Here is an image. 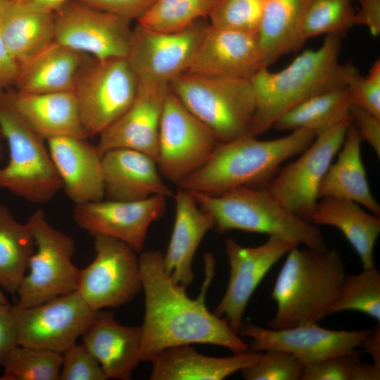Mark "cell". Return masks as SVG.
<instances>
[{
  "mask_svg": "<svg viewBox=\"0 0 380 380\" xmlns=\"http://www.w3.org/2000/svg\"><path fill=\"white\" fill-rule=\"evenodd\" d=\"M265 3V0H218L208 23L217 27L258 34Z\"/></svg>",
  "mask_w": 380,
  "mask_h": 380,
  "instance_id": "39",
  "label": "cell"
},
{
  "mask_svg": "<svg viewBox=\"0 0 380 380\" xmlns=\"http://www.w3.org/2000/svg\"><path fill=\"white\" fill-rule=\"evenodd\" d=\"M312 0H265L258 37L265 68L305 42L301 27Z\"/></svg>",
  "mask_w": 380,
  "mask_h": 380,
  "instance_id": "31",
  "label": "cell"
},
{
  "mask_svg": "<svg viewBox=\"0 0 380 380\" xmlns=\"http://www.w3.org/2000/svg\"><path fill=\"white\" fill-rule=\"evenodd\" d=\"M34 250L27 222L16 220L9 208L0 203V287L16 296Z\"/></svg>",
  "mask_w": 380,
  "mask_h": 380,
  "instance_id": "33",
  "label": "cell"
},
{
  "mask_svg": "<svg viewBox=\"0 0 380 380\" xmlns=\"http://www.w3.org/2000/svg\"><path fill=\"white\" fill-rule=\"evenodd\" d=\"M14 100L25 121L46 141L61 137L88 138L72 91L44 94L14 91Z\"/></svg>",
  "mask_w": 380,
  "mask_h": 380,
  "instance_id": "27",
  "label": "cell"
},
{
  "mask_svg": "<svg viewBox=\"0 0 380 380\" xmlns=\"http://www.w3.org/2000/svg\"><path fill=\"white\" fill-rule=\"evenodd\" d=\"M303 367L304 365L291 353L269 349L240 372L246 380H298Z\"/></svg>",
  "mask_w": 380,
  "mask_h": 380,
  "instance_id": "40",
  "label": "cell"
},
{
  "mask_svg": "<svg viewBox=\"0 0 380 380\" xmlns=\"http://www.w3.org/2000/svg\"><path fill=\"white\" fill-rule=\"evenodd\" d=\"M351 123L350 113L337 125L317 134L302 155L270 182L267 189L292 213L309 220L319 200L321 181L341 149Z\"/></svg>",
  "mask_w": 380,
  "mask_h": 380,
  "instance_id": "13",
  "label": "cell"
},
{
  "mask_svg": "<svg viewBox=\"0 0 380 380\" xmlns=\"http://www.w3.org/2000/svg\"><path fill=\"white\" fill-rule=\"evenodd\" d=\"M10 0H0V18L3 13L4 8Z\"/></svg>",
  "mask_w": 380,
  "mask_h": 380,
  "instance_id": "50",
  "label": "cell"
},
{
  "mask_svg": "<svg viewBox=\"0 0 380 380\" xmlns=\"http://www.w3.org/2000/svg\"><path fill=\"white\" fill-rule=\"evenodd\" d=\"M359 351L332 356L305 365L301 380H379L380 368L362 362Z\"/></svg>",
  "mask_w": 380,
  "mask_h": 380,
  "instance_id": "38",
  "label": "cell"
},
{
  "mask_svg": "<svg viewBox=\"0 0 380 380\" xmlns=\"http://www.w3.org/2000/svg\"><path fill=\"white\" fill-rule=\"evenodd\" d=\"M20 70V63L8 49L0 33V91L15 84Z\"/></svg>",
  "mask_w": 380,
  "mask_h": 380,
  "instance_id": "46",
  "label": "cell"
},
{
  "mask_svg": "<svg viewBox=\"0 0 380 380\" xmlns=\"http://www.w3.org/2000/svg\"><path fill=\"white\" fill-rule=\"evenodd\" d=\"M191 193L220 234L261 233L312 249L327 248L320 229L289 210L267 189L238 187L218 195Z\"/></svg>",
  "mask_w": 380,
  "mask_h": 380,
  "instance_id": "5",
  "label": "cell"
},
{
  "mask_svg": "<svg viewBox=\"0 0 380 380\" xmlns=\"http://www.w3.org/2000/svg\"><path fill=\"white\" fill-rule=\"evenodd\" d=\"M341 49V37L327 35L319 48L304 51L284 69L262 68L252 77L255 110L247 135L265 133L281 115L312 96L347 87L353 65L340 62Z\"/></svg>",
  "mask_w": 380,
  "mask_h": 380,
  "instance_id": "2",
  "label": "cell"
},
{
  "mask_svg": "<svg viewBox=\"0 0 380 380\" xmlns=\"http://www.w3.org/2000/svg\"><path fill=\"white\" fill-rule=\"evenodd\" d=\"M208 25L206 19H201L182 30L163 32L137 23L126 58L139 84L169 86L186 72Z\"/></svg>",
  "mask_w": 380,
  "mask_h": 380,
  "instance_id": "12",
  "label": "cell"
},
{
  "mask_svg": "<svg viewBox=\"0 0 380 380\" xmlns=\"http://www.w3.org/2000/svg\"><path fill=\"white\" fill-rule=\"evenodd\" d=\"M371 330H331L315 324L267 329L243 323L239 333L251 339V351L277 349L293 355L304 366L355 351Z\"/></svg>",
  "mask_w": 380,
  "mask_h": 380,
  "instance_id": "18",
  "label": "cell"
},
{
  "mask_svg": "<svg viewBox=\"0 0 380 380\" xmlns=\"http://www.w3.org/2000/svg\"><path fill=\"white\" fill-rule=\"evenodd\" d=\"M1 134V132H0ZM1 143H0V158H1Z\"/></svg>",
  "mask_w": 380,
  "mask_h": 380,
  "instance_id": "52",
  "label": "cell"
},
{
  "mask_svg": "<svg viewBox=\"0 0 380 380\" xmlns=\"http://www.w3.org/2000/svg\"><path fill=\"white\" fill-rule=\"evenodd\" d=\"M262 68L265 67L258 34L217 27L208 23L186 72L250 80Z\"/></svg>",
  "mask_w": 380,
  "mask_h": 380,
  "instance_id": "19",
  "label": "cell"
},
{
  "mask_svg": "<svg viewBox=\"0 0 380 380\" xmlns=\"http://www.w3.org/2000/svg\"><path fill=\"white\" fill-rule=\"evenodd\" d=\"M62 353L17 345L6 355L0 380H60Z\"/></svg>",
  "mask_w": 380,
  "mask_h": 380,
  "instance_id": "34",
  "label": "cell"
},
{
  "mask_svg": "<svg viewBox=\"0 0 380 380\" xmlns=\"http://www.w3.org/2000/svg\"><path fill=\"white\" fill-rule=\"evenodd\" d=\"M218 0H156L137 20L146 28L173 32L208 18Z\"/></svg>",
  "mask_w": 380,
  "mask_h": 380,
  "instance_id": "36",
  "label": "cell"
},
{
  "mask_svg": "<svg viewBox=\"0 0 380 380\" xmlns=\"http://www.w3.org/2000/svg\"><path fill=\"white\" fill-rule=\"evenodd\" d=\"M54 13L10 0L0 18V33L20 64L55 41Z\"/></svg>",
  "mask_w": 380,
  "mask_h": 380,
  "instance_id": "30",
  "label": "cell"
},
{
  "mask_svg": "<svg viewBox=\"0 0 380 380\" xmlns=\"http://www.w3.org/2000/svg\"><path fill=\"white\" fill-rule=\"evenodd\" d=\"M308 221L339 229L358 255L363 268L374 266L373 253L380 233L379 215L366 212L354 201L326 197L317 202Z\"/></svg>",
  "mask_w": 380,
  "mask_h": 380,
  "instance_id": "29",
  "label": "cell"
},
{
  "mask_svg": "<svg viewBox=\"0 0 380 380\" xmlns=\"http://www.w3.org/2000/svg\"><path fill=\"white\" fill-rule=\"evenodd\" d=\"M346 310L361 312L380 322V274L374 266L346 275L329 315Z\"/></svg>",
  "mask_w": 380,
  "mask_h": 380,
  "instance_id": "37",
  "label": "cell"
},
{
  "mask_svg": "<svg viewBox=\"0 0 380 380\" xmlns=\"http://www.w3.org/2000/svg\"><path fill=\"white\" fill-rule=\"evenodd\" d=\"M96 312L77 291L30 308L14 305L18 345L63 353L82 337Z\"/></svg>",
  "mask_w": 380,
  "mask_h": 380,
  "instance_id": "14",
  "label": "cell"
},
{
  "mask_svg": "<svg viewBox=\"0 0 380 380\" xmlns=\"http://www.w3.org/2000/svg\"><path fill=\"white\" fill-rule=\"evenodd\" d=\"M353 101L348 87L325 91L301 102L281 115L272 127L277 130L307 129L316 135L350 115Z\"/></svg>",
  "mask_w": 380,
  "mask_h": 380,
  "instance_id": "32",
  "label": "cell"
},
{
  "mask_svg": "<svg viewBox=\"0 0 380 380\" xmlns=\"http://www.w3.org/2000/svg\"><path fill=\"white\" fill-rule=\"evenodd\" d=\"M315 137L310 129H297L270 140L245 135L219 142L208 161L177 186L210 195L238 187L258 188L270 183L281 163L303 152Z\"/></svg>",
  "mask_w": 380,
  "mask_h": 380,
  "instance_id": "4",
  "label": "cell"
},
{
  "mask_svg": "<svg viewBox=\"0 0 380 380\" xmlns=\"http://www.w3.org/2000/svg\"><path fill=\"white\" fill-rule=\"evenodd\" d=\"M37 8L54 13L69 0H15Z\"/></svg>",
  "mask_w": 380,
  "mask_h": 380,
  "instance_id": "49",
  "label": "cell"
},
{
  "mask_svg": "<svg viewBox=\"0 0 380 380\" xmlns=\"http://www.w3.org/2000/svg\"><path fill=\"white\" fill-rule=\"evenodd\" d=\"M360 10L357 11L361 25L366 26L376 37L380 33V0H357Z\"/></svg>",
  "mask_w": 380,
  "mask_h": 380,
  "instance_id": "47",
  "label": "cell"
},
{
  "mask_svg": "<svg viewBox=\"0 0 380 380\" xmlns=\"http://www.w3.org/2000/svg\"><path fill=\"white\" fill-rule=\"evenodd\" d=\"M131 21L69 0L54 12L55 41L97 59L127 58Z\"/></svg>",
  "mask_w": 380,
  "mask_h": 380,
  "instance_id": "15",
  "label": "cell"
},
{
  "mask_svg": "<svg viewBox=\"0 0 380 380\" xmlns=\"http://www.w3.org/2000/svg\"><path fill=\"white\" fill-rule=\"evenodd\" d=\"M139 256L144 315L141 327V360L151 362L163 350L176 346L210 344L234 353L246 352L248 346L229 327L227 320L207 308L205 297L214 274L215 261L206 253L205 280L196 298L175 281L165 270L159 251L141 252Z\"/></svg>",
  "mask_w": 380,
  "mask_h": 380,
  "instance_id": "1",
  "label": "cell"
},
{
  "mask_svg": "<svg viewBox=\"0 0 380 380\" xmlns=\"http://www.w3.org/2000/svg\"><path fill=\"white\" fill-rule=\"evenodd\" d=\"M174 198L175 217L170 242L163 254V265L175 281L187 287L194 281V255L207 232L214 228V223L199 207L191 191L179 188Z\"/></svg>",
  "mask_w": 380,
  "mask_h": 380,
  "instance_id": "24",
  "label": "cell"
},
{
  "mask_svg": "<svg viewBox=\"0 0 380 380\" xmlns=\"http://www.w3.org/2000/svg\"><path fill=\"white\" fill-rule=\"evenodd\" d=\"M18 342V328L13 305L0 303V367L7 353Z\"/></svg>",
  "mask_w": 380,
  "mask_h": 380,
  "instance_id": "45",
  "label": "cell"
},
{
  "mask_svg": "<svg viewBox=\"0 0 380 380\" xmlns=\"http://www.w3.org/2000/svg\"><path fill=\"white\" fill-rule=\"evenodd\" d=\"M169 86L139 84L129 108L99 135L96 145L102 156L113 148L142 151L156 160L161 117Z\"/></svg>",
  "mask_w": 380,
  "mask_h": 380,
  "instance_id": "20",
  "label": "cell"
},
{
  "mask_svg": "<svg viewBox=\"0 0 380 380\" xmlns=\"http://www.w3.org/2000/svg\"><path fill=\"white\" fill-rule=\"evenodd\" d=\"M262 352L246 351L224 357L199 353L190 345L168 348L151 361V380H222L255 362Z\"/></svg>",
  "mask_w": 380,
  "mask_h": 380,
  "instance_id": "25",
  "label": "cell"
},
{
  "mask_svg": "<svg viewBox=\"0 0 380 380\" xmlns=\"http://www.w3.org/2000/svg\"><path fill=\"white\" fill-rule=\"evenodd\" d=\"M224 246L229 278L214 313L225 318L231 329L239 334L247 305L259 284L281 258L298 245L269 236L266 242L255 247H245L227 238Z\"/></svg>",
  "mask_w": 380,
  "mask_h": 380,
  "instance_id": "16",
  "label": "cell"
},
{
  "mask_svg": "<svg viewBox=\"0 0 380 380\" xmlns=\"http://www.w3.org/2000/svg\"><path fill=\"white\" fill-rule=\"evenodd\" d=\"M218 139L170 91L161 117L156 163L163 177L177 184L210 158Z\"/></svg>",
  "mask_w": 380,
  "mask_h": 380,
  "instance_id": "11",
  "label": "cell"
},
{
  "mask_svg": "<svg viewBox=\"0 0 380 380\" xmlns=\"http://www.w3.org/2000/svg\"><path fill=\"white\" fill-rule=\"evenodd\" d=\"M82 338L108 379L129 380L141 362V326L122 325L110 311H97Z\"/></svg>",
  "mask_w": 380,
  "mask_h": 380,
  "instance_id": "23",
  "label": "cell"
},
{
  "mask_svg": "<svg viewBox=\"0 0 380 380\" xmlns=\"http://www.w3.org/2000/svg\"><path fill=\"white\" fill-rule=\"evenodd\" d=\"M166 199L163 196L134 201L102 199L75 205L72 218L90 235L116 239L141 253L149 227L164 214Z\"/></svg>",
  "mask_w": 380,
  "mask_h": 380,
  "instance_id": "17",
  "label": "cell"
},
{
  "mask_svg": "<svg viewBox=\"0 0 380 380\" xmlns=\"http://www.w3.org/2000/svg\"><path fill=\"white\" fill-rule=\"evenodd\" d=\"M104 194L107 199L134 201L153 196L174 197L165 184L156 160L130 148H113L101 157Z\"/></svg>",
  "mask_w": 380,
  "mask_h": 380,
  "instance_id": "21",
  "label": "cell"
},
{
  "mask_svg": "<svg viewBox=\"0 0 380 380\" xmlns=\"http://www.w3.org/2000/svg\"><path fill=\"white\" fill-rule=\"evenodd\" d=\"M360 138L350 124L337 160L330 165L318 189L319 198L350 200L380 215V205L373 196L361 157Z\"/></svg>",
  "mask_w": 380,
  "mask_h": 380,
  "instance_id": "28",
  "label": "cell"
},
{
  "mask_svg": "<svg viewBox=\"0 0 380 380\" xmlns=\"http://www.w3.org/2000/svg\"><path fill=\"white\" fill-rule=\"evenodd\" d=\"M27 223L34 250L16 293L15 305L20 308L77 291L80 274L72 262L76 247L69 235L53 227L40 209L31 214Z\"/></svg>",
  "mask_w": 380,
  "mask_h": 380,
  "instance_id": "8",
  "label": "cell"
},
{
  "mask_svg": "<svg viewBox=\"0 0 380 380\" xmlns=\"http://www.w3.org/2000/svg\"><path fill=\"white\" fill-rule=\"evenodd\" d=\"M101 365L82 343L62 353L60 380H106Z\"/></svg>",
  "mask_w": 380,
  "mask_h": 380,
  "instance_id": "42",
  "label": "cell"
},
{
  "mask_svg": "<svg viewBox=\"0 0 380 380\" xmlns=\"http://www.w3.org/2000/svg\"><path fill=\"white\" fill-rule=\"evenodd\" d=\"M353 106L380 118V61L376 60L366 76L353 65L347 79Z\"/></svg>",
  "mask_w": 380,
  "mask_h": 380,
  "instance_id": "41",
  "label": "cell"
},
{
  "mask_svg": "<svg viewBox=\"0 0 380 380\" xmlns=\"http://www.w3.org/2000/svg\"><path fill=\"white\" fill-rule=\"evenodd\" d=\"M46 144L62 189L75 205L103 199L102 156L96 145L74 137L50 139Z\"/></svg>",
  "mask_w": 380,
  "mask_h": 380,
  "instance_id": "22",
  "label": "cell"
},
{
  "mask_svg": "<svg viewBox=\"0 0 380 380\" xmlns=\"http://www.w3.org/2000/svg\"><path fill=\"white\" fill-rule=\"evenodd\" d=\"M94 238L95 257L80 270L77 291L95 312L126 305L142 291L137 253L116 239Z\"/></svg>",
  "mask_w": 380,
  "mask_h": 380,
  "instance_id": "10",
  "label": "cell"
},
{
  "mask_svg": "<svg viewBox=\"0 0 380 380\" xmlns=\"http://www.w3.org/2000/svg\"><path fill=\"white\" fill-rule=\"evenodd\" d=\"M360 25L353 0H312L304 17L301 37L305 41L322 34L343 36Z\"/></svg>",
  "mask_w": 380,
  "mask_h": 380,
  "instance_id": "35",
  "label": "cell"
},
{
  "mask_svg": "<svg viewBox=\"0 0 380 380\" xmlns=\"http://www.w3.org/2000/svg\"><path fill=\"white\" fill-rule=\"evenodd\" d=\"M90 56L56 41L20 64L14 84L22 94L73 91L78 74Z\"/></svg>",
  "mask_w": 380,
  "mask_h": 380,
  "instance_id": "26",
  "label": "cell"
},
{
  "mask_svg": "<svg viewBox=\"0 0 380 380\" xmlns=\"http://www.w3.org/2000/svg\"><path fill=\"white\" fill-rule=\"evenodd\" d=\"M8 303V300L6 296L2 292L0 287V303Z\"/></svg>",
  "mask_w": 380,
  "mask_h": 380,
  "instance_id": "51",
  "label": "cell"
},
{
  "mask_svg": "<svg viewBox=\"0 0 380 380\" xmlns=\"http://www.w3.org/2000/svg\"><path fill=\"white\" fill-rule=\"evenodd\" d=\"M92 8L132 21L138 20L156 0H77Z\"/></svg>",
  "mask_w": 380,
  "mask_h": 380,
  "instance_id": "43",
  "label": "cell"
},
{
  "mask_svg": "<svg viewBox=\"0 0 380 380\" xmlns=\"http://www.w3.org/2000/svg\"><path fill=\"white\" fill-rule=\"evenodd\" d=\"M350 113L362 140L366 141L379 157L380 118L355 106H352Z\"/></svg>",
  "mask_w": 380,
  "mask_h": 380,
  "instance_id": "44",
  "label": "cell"
},
{
  "mask_svg": "<svg viewBox=\"0 0 380 380\" xmlns=\"http://www.w3.org/2000/svg\"><path fill=\"white\" fill-rule=\"evenodd\" d=\"M169 88L219 142L248 134L255 110L250 80L185 72L172 80Z\"/></svg>",
  "mask_w": 380,
  "mask_h": 380,
  "instance_id": "7",
  "label": "cell"
},
{
  "mask_svg": "<svg viewBox=\"0 0 380 380\" xmlns=\"http://www.w3.org/2000/svg\"><path fill=\"white\" fill-rule=\"evenodd\" d=\"M287 254L271 293L277 310L270 329L317 324L329 315L346 275L336 250L296 246Z\"/></svg>",
  "mask_w": 380,
  "mask_h": 380,
  "instance_id": "3",
  "label": "cell"
},
{
  "mask_svg": "<svg viewBox=\"0 0 380 380\" xmlns=\"http://www.w3.org/2000/svg\"><path fill=\"white\" fill-rule=\"evenodd\" d=\"M0 132L9 148V160L0 167V189L27 201L42 204L62 189L45 140L27 125L18 110L14 91H0Z\"/></svg>",
  "mask_w": 380,
  "mask_h": 380,
  "instance_id": "6",
  "label": "cell"
},
{
  "mask_svg": "<svg viewBox=\"0 0 380 380\" xmlns=\"http://www.w3.org/2000/svg\"><path fill=\"white\" fill-rule=\"evenodd\" d=\"M361 346L369 353L373 360V364L380 368V325L376 324L374 329L363 340Z\"/></svg>",
  "mask_w": 380,
  "mask_h": 380,
  "instance_id": "48",
  "label": "cell"
},
{
  "mask_svg": "<svg viewBox=\"0 0 380 380\" xmlns=\"http://www.w3.org/2000/svg\"><path fill=\"white\" fill-rule=\"evenodd\" d=\"M138 89V80L126 58L89 56L72 91L88 137L99 136L115 122L132 105Z\"/></svg>",
  "mask_w": 380,
  "mask_h": 380,
  "instance_id": "9",
  "label": "cell"
}]
</instances>
